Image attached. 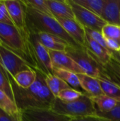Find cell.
Wrapping results in <instances>:
<instances>
[{
    "mask_svg": "<svg viewBox=\"0 0 120 121\" xmlns=\"http://www.w3.org/2000/svg\"><path fill=\"white\" fill-rule=\"evenodd\" d=\"M36 81L28 89L18 86L13 77L9 74L15 103L20 111L28 109H52V108L56 98L46 84L45 75L38 70H36Z\"/></svg>",
    "mask_w": 120,
    "mask_h": 121,
    "instance_id": "obj_1",
    "label": "cell"
},
{
    "mask_svg": "<svg viewBox=\"0 0 120 121\" xmlns=\"http://www.w3.org/2000/svg\"><path fill=\"white\" fill-rule=\"evenodd\" d=\"M53 74L57 77H59L64 82H66L71 89H74L79 92L86 94V93L81 86L77 74L68 70L55 68L53 69Z\"/></svg>",
    "mask_w": 120,
    "mask_h": 121,
    "instance_id": "obj_17",
    "label": "cell"
},
{
    "mask_svg": "<svg viewBox=\"0 0 120 121\" xmlns=\"http://www.w3.org/2000/svg\"><path fill=\"white\" fill-rule=\"evenodd\" d=\"M101 33L105 40H112L120 44V26L107 23L103 27Z\"/></svg>",
    "mask_w": 120,
    "mask_h": 121,
    "instance_id": "obj_25",
    "label": "cell"
},
{
    "mask_svg": "<svg viewBox=\"0 0 120 121\" xmlns=\"http://www.w3.org/2000/svg\"><path fill=\"white\" fill-rule=\"evenodd\" d=\"M46 3L55 18L75 19L69 0H46Z\"/></svg>",
    "mask_w": 120,
    "mask_h": 121,
    "instance_id": "obj_13",
    "label": "cell"
},
{
    "mask_svg": "<svg viewBox=\"0 0 120 121\" xmlns=\"http://www.w3.org/2000/svg\"><path fill=\"white\" fill-rule=\"evenodd\" d=\"M53 69H62L76 74H83L77 63L65 52L49 50Z\"/></svg>",
    "mask_w": 120,
    "mask_h": 121,
    "instance_id": "obj_11",
    "label": "cell"
},
{
    "mask_svg": "<svg viewBox=\"0 0 120 121\" xmlns=\"http://www.w3.org/2000/svg\"><path fill=\"white\" fill-rule=\"evenodd\" d=\"M8 11L14 26L25 35L30 36L25 19V6L22 0H5Z\"/></svg>",
    "mask_w": 120,
    "mask_h": 121,
    "instance_id": "obj_9",
    "label": "cell"
},
{
    "mask_svg": "<svg viewBox=\"0 0 120 121\" xmlns=\"http://www.w3.org/2000/svg\"><path fill=\"white\" fill-rule=\"evenodd\" d=\"M22 1L28 7L42 13L53 16L46 3V0H22Z\"/></svg>",
    "mask_w": 120,
    "mask_h": 121,
    "instance_id": "obj_26",
    "label": "cell"
},
{
    "mask_svg": "<svg viewBox=\"0 0 120 121\" xmlns=\"http://www.w3.org/2000/svg\"><path fill=\"white\" fill-rule=\"evenodd\" d=\"M77 76L81 87L89 96H96L104 94L98 79L86 74H77Z\"/></svg>",
    "mask_w": 120,
    "mask_h": 121,
    "instance_id": "obj_16",
    "label": "cell"
},
{
    "mask_svg": "<svg viewBox=\"0 0 120 121\" xmlns=\"http://www.w3.org/2000/svg\"><path fill=\"white\" fill-rule=\"evenodd\" d=\"M34 35L36 36L40 43L48 50L65 52L67 46L69 45L68 43L63 39L50 33L40 32Z\"/></svg>",
    "mask_w": 120,
    "mask_h": 121,
    "instance_id": "obj_14",
    "label": "cell"
},
{
    "mask_svg": "<svg viewBox=\"0 0 120 121\" xmlns=\"http://www.w3.org/2000/svg\"><path fill=\"white\" fill-rule=\"evenodd\" d=\"M65 52L77 63L83 74L96 79L101 78L100 65L89 55L86 48H76L69 45Z\"/></svg>",
    "mask_w": 120,
    "mask_h": 121,
    "instance_id": "obj_5",
    "label": "cell"
},
{
    "mask_svg": "<svg viewBox=\"0 0 120 121\" xmlns=\"http://www.w3.org/2000/svg\"><path fill=\"white\" fill-rule=\"evenodd\" d=\"M52 110L71 118L93 116L96 115L97 112L95 104L88 94H83L79 99L71 102H65L56 98Z\"/></svg>",
    "mask_w": 120,
    "mask_h": 121,
    "instance_id": "obj_4",
    "label": "cell"
},
{
    "mask_svg": "<svg viewBox=\"0 0 120 121\" xmlns=\"http://www.w3.org/2000/svg\"><path fill=\"white\" fill-rule=\"evenodd\" d=\"M0 46H1V40H0Z\"/></svg>",
    "mask_w": 120,
    "mask_h": 121,
    "instance_id": "obj_33",
    "label": "cell"
},
{
    "mask_svg": "<svg viewBox=\"0 0 120 121\" xmlns=\"http://www.w3.org/2000/svg\"><path fill=\"white\" fill-rule=\"evenodd\" d=\"M36 79L37 72L34 69L21 72L13 77L16 84L23 89H28L36 81Z\"/></svg>",
    "mask_w": 120,
    "mask_h": 121,
    "instance_id": "obj_19",
    "label": "cell"
},
{
    "mask_svg": "<svg viewBox=\"0 0 120 121\" xmlns=\"http://www.w3.org/2000/svg\"><path fill=\"white\" fill-rule=\"evenodd\" d=\"M25 19L30 34H36L40 32L50 33L63 39L73 48H84L65 31L57 18L53 16L42 13L25 6Z\"/></svg>",
    "mask_w": 120,
    "mask_h": 121,
    "instance_id": "obj_2",
    "label": "cell"
},
{
    "mask_svg": "<svg viewBox=\"0 0 120 121\" xmlns=\"http://www.w3.org/2000/svg\"><path fill=\"white\" fill-rule=\"evenodd\" d=\"M96 115L105 118L110 121H120V103H119L117 106L111 111L107 113H101L97 111Z\"/></svg>",
    "mask_w": 120,
    "mask_h": 121,
    "instance_id": "obj_30",
    "label": "cell"
},
{
    "mask_svg": "<svg viewBox=\"0 0 120 121\" xmlns=\"http://www.w3.org/2000/svg\"><path fill=\"white\" fill-rule=\"evenodd\" d=\"M0 63L13 77L21 72L33 69L23 59L2 45L0 46Z\"/></svg>",
    "mask_w": 120,
    "mask_h": 121,
    "instance_id": "obj_8",
    "label": "cell"
},
{
    "mask_svg": "<svg viewBox=\"0 0 120 121\" xmlns=\"http://www.w3.org/2000/svg\"><path fill=\"white\" fill-rule=\"evenodd\" d=\"M0 23L14 26L6 6L5 0H0Z\"/></svg>",
    "mask_w": 120,
    "mask_h": 121,
    "instance_id": "obj_29",
    "label": "cell"
},
{
    "mask_svg": "<svg viewBox=\"0 0 120 121\" xmlns=\"http://www.w3.org/2000/svg\"><path fill=\"white\" fill-rule=\"evenodd\" d=\"M74 14L75 20L85 28L91 29L98 32L102 31L107 23L98 15L76 4L73 0H69Z\"/></svg>",
    "mask_w": 120,
    "mask_h": 121,
    "instance_id": "obj_7",
    "label": "cell"
},
{
    "mask_svg": "<svg viewBox=\"0 0 120 121\" xmlns=\"http://www.w3.org/2000/svg\"><path fill=\"white\" fill-rule=\"evenodd\" d=\"M21 121H71V118L60 115L52 109H28L21 111Z\"/></svg>",
    "mask_w": 120,
    "mask_h": 121,
    "instance_id": "obj_10",
    "label": "cell"
},
{
    "mask_svg": "<svg viewBox=\"0 0 120 121\" xmlns=\"http://www.w3.org/2000/svg\"><path fill=\"white\" fill-rule=\"evenodd\" d=\"M103 94L120 103V85L108 79H98Z\"/></svg>",
    "mask_w": 120,
    "mask_h": 121,
    "instance_id": "obj_22",
    "label": "cell"
},
{
    "mask_svg": "<svg viewBox=\"0 0 120 121\" xmlns=\"http://www.w3.org/2000/svg\"><path fill=\"white\" fill-rule=\"evenodd\" d=\"M31 50L37 69L45 76L53 74V66L49 50L42 45L34 34H30Z\"/></svg>",
    "mask_w": 120,
    "mask_h": 121,
    "instance_id": "obj_6",
    "label": "cell"
},
{
    "mask_svg": "<svg viewBox=\"0 0 120 121\" xmlns=\"http://www.w3.org/2000/svg\"><path fill=\"white\" fill-rule=\"evenodd\" d=\"M71 121H110L108 119L100 117L97 115L93 116H83V117H79V118H71Z\"/></svg>",
    "mask_w": 120,
    "mask_h": 121,
    "instance_id": "obj_31",
    "label": "cell"
},
{
    "mask_svg": "<svg viewBox=\"0 0 120 121\" xmlns=\"http://www.w3.org/2000/svg\"><path fill=\"white\" fill-rule=\"evenodd\" d=\"M0 108L13 117L21 118V111L15 101L1 90H0Z\"/></svg>",
    "mask_w": 120,
    "mask_h": 121,
    "instance_id": "obj_20",
    "label": "cell"
},
{
    "mask_svg": "<svg viewBox=\"0 0 120 121\" xmlns=\"http://www.w3.org/2000/svg\"><path fill=\"white\" fill-rule=\"evenodd\" d=\"M65 31L81 47L85 48L86 32L85 28L75 19L57 18Z\"/></svg>",
    "mask_w": 120,
    "mask_h": 121,
    "instance_id": "obj_12",
    "label": "cell"
},
{
    "mask_svg": "<svg viewBox=\"0 0 120 121\" xmlns=\"http://www.w3.org/2000/svg\"><path fill=\"white\" fill-rule=\"evenodd\" d=\"M95 104L97 111L101 113H107L113 110L117 104L120 103L115 99L109 97L105 94L96 96H90Z\"/></svg>",
    "mask_w": 120,
    "mask_h": 121,
    "instance_id": "obj_18",
    "label": "cell"
},
{
    "mask_svg": "<svg viewBox=\"0 0 120 121\" xmlns=\"http://www.w3.org/2000/svg\"><path fill=\"white\" fill-rule=\"evenodd\" d=\"M100 17L108 24L120 26V0H106Z\"/></svg>",
    "mask_w": 120,
    "mask_h": 121,
    "instance_id": "obj_15",
    "label": "cell"
},
{
    "mask_svg": "<svg viewBox=\"0 0 120 121\" xmlns=\"http://www.w3.org/2000/svg\"><path fill=\"white\" fill-rule=\"evenodd\" d=\"M83 94H84L79 92L74 89L69 88V89L62 91L59 94L57 98L63 101H65V102H71V101H74L79 99Z\"/></svg>",
    "mask_w": 120,
    "mask_h": 121,
    "instance_id": "obj_27",
    "label": "cell"
},
{
    "mask_svg": "<svg viewBox=\"0 0 120 121\" xmlns=\"http://www.w3.org/2000/svg\"><path fill=\"white\" fill-rule=\"evenodd\" d=\"M0 121H21V118L13 117L0 108Z\"/></svg>",
    "mask_w": 120,
    "mask_h": 121,
    "instance_id": "obj_32",
    "label": "cell"
},
{
    "mask_svg": "<svg viewBox=\"0 0 120 121\" xmlns=\"http://www.w3.org/2000/svg\"><path fill=\"white\" fill-rule=\"evenodd\" d=\"M76 4L82 7L95 13L98 16H101L103 9L105 6L106 0H73Z\"/></svg>",
    "mask_w": 120,
    "mask_h": 121,
    "instance_id": "obj_23",
    "label": "cell"
},
{
    "mask_svg": "<svg viewBox=\"0 0 120 121\" xmlns=\"http://www.w3.org/2000/svg\"><path fill=\"white\" fill-rule=\"evenodd\" d=\"M0 40L3 47L23 59L33 69H37L31 50L30 36L25 35L13 25L0 23Z\"/></svg>",
    "mask_w": 120,
    "mask_h": 121,
    "instance_id": "obj_3",
    "label": "cell"
},
{
    "mask_svg": "<svg viewBox=\"0 0 120 121\" xmlns=\"http://www.w3.org/2000/svg\"><path fill=\"white\" fill-rule=\"evenodd\" d=\"M85 29H86V33L93 40H94L95 42H97L98 43H99L103 48H104L109 52H110V53H115V52H114V51H112V50H111L109 49V48L107 45L106 40H105V39L104 38V37L103 36V35H102V33L100 32H98V31H96V30H91V29H88V28H85Z\"/></svg>",
    "mask_w": 120,
    "mask_h": 121,
    "instance_id": "obj_28",
    "label": "cell"
},
{
    "mask_svg": "<svg viewBox=\"0 0 120 121\" xmlns=\"http://www.w3.org/2000/svg\"><path fill=\"white\" fill-rule=\"evenodd\" d=\"M45 82L50 91L52 92L55 98H57L59 94L62 91L71 88L66 82H64L62 79H61L59 77H57L54 74L46 75Z\"/></svg>",
    "mask_w": 120,
    "mask_h": 121,
    "instance_id": "obj_21",
    "label": "cell"
},
{
    "mask_svg": "<svg viewBox=\"0 0 120 121\" xmlns=\"http://www.w3.org/2000/svg\"><path fill=\"white\" fill-rule=\"evenodd\" d=\"M0 90L6 93L13 101H15L13 91L9 78V73L6 70V69L1 65V63H0Z\"/></svg>",
    "mask_w": 120,
    "mask_h": 121,
    "instance_id": "obj_24",
    "label": "cell"
}]
</instances>
